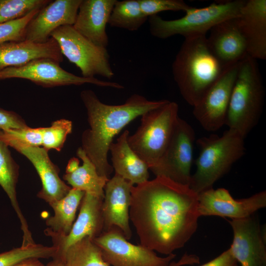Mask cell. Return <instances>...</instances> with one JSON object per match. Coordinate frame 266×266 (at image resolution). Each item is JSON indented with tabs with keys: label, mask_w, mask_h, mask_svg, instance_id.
<instances>
[{
	"label": "cell",
	"mask_w": 266,
	"mask_h": 266,
	"mask_svg": "<svg viewBox=\"0 0 266 266\" xmlns=\"http://www.w3.org/2000/svg\"><path fill=\"white\" fill-rule=\"evenodd\" d=\"M84 194L83 191L71 188L66 196L50 205L54 214L46 221L47 227L44 233L46 235L54 239L69 233Z\"/></svg>",
	"instance_id": "d4e9b609"
},
{
	"label": "cell",
	"mask_w": 266,
	"mask_h": 266,
	"mask_svg": "<svg viewBox=\"0 0 266 266\" xmlns=\"http://www.w3.org/2000/svg\"><path fill=\"white\" fill-rule=\"evenodd\" d=\"M195 136L192 127L179 117L165 152L157 163L149 169L156 176L165 177L189 186Z\"/></svg>",
	"instance_id": "30bf717a"
},
{
	"label": "cell",
	"mask_w": 266,
	"mask_h": 266,
	"mask_svg": "<svg viewBox=\"0 0 266 266\" xmlns=\"http://www.w3.org/2000/svg\"><path fill=\"white\" fill-rule=\"evenodd\" d=\"M66 266H109L93 239L86 237L69 247L59 258Z\"/></svg>",
	"instance_id": "4316f807"
},
{
	"label": "cell",
	"mask_w": 266,
	"mask_h": 266,
	"mask_svg": "<svg viewBox=\"0 0 266 266\" xmlns=\"http://www.w3.org/2000/svg\"><path fill=\"white\" fill-rule=\"evenodd\" d=\"M265 89L256 60L247 55L239 63L225 125L245 138L262 112Z\"/></svg>",
	"instance_id": "5b68a950"
},
{
	"label": "cell",
	"mask_w": 266,
	"mask_h": 266,
	"mask_svg": "<svg viewBox=\"0 0 266 266\" xmlns=\"http://www.w3.org/2000/svg\"><path fill=\"white\" fill-rule=\"evenodd\" d=\"M266 206V192L243 199H234L225 188H213L198 194L200 216H217L232 220L248 218Z\"/></svg>",
	"instance_id": "4fadbf2b"
},
{
	"label": "cell",
	"mask_w": 266,
	"mask_h": 266,
	"mask_svg": "<svg viewBox=\"0 0 266 266\" xmlns=\"http://www.w3.org/2000/svg\"><path fill=\"white\" fill-rule=\"evenodd\" d=\"M46 266H66L65 263L61 260L54 259V260L48 263Z\"/></svg>",
	"instance_id": "ab89813d"
},
{
	"label": "cell",
	"mask_w": 266,
	"mask_h": 266,
	"mask_svg": "<svg viewBox=\"0 0 266 266\" xmlns=\"http://www.w3.org/2000/svg\"><path fill=\"white\" fill-rule=\"evenodd\" d=\"M40 8H36L21 18L0 24V43L25 40L26 27Z\"/></svg>",
	"instance_id": "d6a6232c"
},
{
	"label": "cell",
	"mask_w": 266,
	"mask_h": 266,
	"mask_svg": "<svg viewBox=\"0 0 266 266\" xmlns=\"http://www.w3.org/2000/svg\"><path fill=\"white\" fill-rule=\"evenodd\" d=\"M82 0H50L43 6L28 24L25 40L44 43L58 28L72 26Z\"/></svg>",
	"instance_id": "9a60e30c"
},
{
	"label": "cell",
	"mask_w": 266,
	"mask_h": 266,
	"mask_svg": "<svg viewBox=\"0 0 266 266\" xmlns=\"http://www.w3.org/2000/svg\"><path fill=\"white\" fill-rule=\"evenodd\" d=\"M80 98L87 111L89 125L82 133L81 147L96 166L98 174L108 179L113 168L108 161V153L115 136L135 118L169 101L149 100L134 94L123 104H107L88 89L80 93Z\"/></svg>",
	"instance_id": "7a4b0ae2"
},
{
	"label": "cell",
	"mask_w": 266,
	"mask_h": 266,
	"mask_svg": "<svg viewBox=\"0 0 266 266\" xmlns=\"http://www.w3.org/2000/svg\"><path fill=\"white\" fill-rule=\"evenodd\" d=\"M228 222L233 234L230 248L237 262L241 266H266V240L258 216Z\"/></svg>",
	"instance_id": "5bb4252c"
},
{
	"label": "cell",
	"mask_w": 266,
	"mask_h": 266,
	"mask_svg": "<svg viewBox=\"0 0 266 266\" xmlns=\"http://www.w3.org/2000/svg\"><path fill=\"white\" fill-rule=\"evenodd\" d=\"M27 127L25 120L17 113L0 108V130L21 129Z\"/></svg>",
	"instance_id": "e575fe53"
},
{
	"label": "cell",
	"mask_w": 266,
	"mask_h": 266,
	"mask_svg": "<svg viewBox=\"0 0 266 266\" xmlns=\"http://www.w3.org/2000/svg\"><path fill=\"white\" fill-rule=\"evenodd\" d=\"M178 109L177 103L169 100L144 113L136 131L128 136L130 146L149 169L157 163L170 141L179 117Z\"/></svg>",
	"instance_id": "52a82bcc"
},
{
	"label": "cell",
	"mask_w": 266,
	"mask_h": 266,
	"mask_svg": "<svg viewBox=\"0 0 266 266\" xmlns=\"http://www.w3.org/2000/svg\"><path fill=\"white\" fill-rule=\"evenodd\" d=\"M77 156L82 165L70 172H66L64 179L71 188L104 198V188L108 178L100 175L96 166L81 147L77 149Z\"/></svg>",
	"instance_id": "484cf974"
},
{
	"label": "cell",
	"mask_w": 266,
	"mask_h": 266,
	"mask_svg": "<svg viewBox=\"0 0 266 266\" xmlns=\"http://www.w3.org/2000/svg\"><path fill=\"white\" fill-rule=\"evenodd\" d=\"M72 130V123L70 120L62 119L53 122L50 127L43 128L42 147L47 151H60Z\"/></svg>",
	"instance_id": "1f68e13d"
},
{
	"label": "cell",
	"mask_w": 266,
	"mask_h": 266,
	"mask_svg": "<svg viewBox=\"0 0 266 266\" xmlns=\"http://www.w3.org/2000/svg\"><path fill=\"white\" fill-rule=\"evenodd\" d=\"M12 147L25 156L35 168L42 184L37 195L38 198L50 205L67 195L71 187L60 178L59 168L51 161L48 151L40 147L14 145Z\"/></svg>",
	"instance_id": "ffe728a7"
},
{
	"label": "cell",
	"mask_w": 266,
	"mask_h": 266,
	"mask_svg": "<svg viewBox=\"0 0 266 266\" xmlns=\"http://www.w3.org/2000/svg\"><path fill=\"white\" fill-rule=\"evenodd\" d=\"M58 43L63 56L80 70L86 78L100 75L108 79L114 73L106 48L95 45L77 32L72 26H61L51 34Z\"/></svg>",
	"instance_id": "ba28073f"
},
{
	"label": "cell",
	"mask_w": 266,
	"mask_h": 266,
	"mask_svg": "<svg viewBox=\"0 0 266 266\" xmlns=\"http://www.w3.org/2000/svg\"><path fill=\"white\" fill-rule=\"evenodd\" d=\"M245 0H220L202 8L192 7L185 15L174 20H165L157 15L148 17L149 31L152 35L166 39L176 35L184 38L206 35L218 23L238 16Z\"/></svg>",
	"instance_id": "8992f818"
},
{
	"label": "cell",
	"mask_w": 266,
	"mask_h": 266,
	"mask_svg": "<svg viewBox=\"0 0 266 266\" xmlns=\"http://www.w3.org/2000/svg\"><path fill=\"white\" fill-rule=\"evenodd\" d=\"M49 0H0V24L21 18L41 8Z\"/></svg>",
	"instance_id": "4dcf8cb0"
},
{
	"label": "cell",
	"mask_w": 266,
	"mask_h": 266,
	"mask_svg": "<svg viewBox=\"0 0 266 266\" xmlns=\"http://www.w3.org/2000/svg\"><path fill=\"white\" fill-rule=\"evenodd\" d=\"M198 194L163 176L131 189L129 217L140 245L169 255L184 246L198 228Z\"/></svg>",
	"instance_id": "6da1fadb"
},
{
	"label": "cell",
	"mask_w": 266,
	"mask_h": 266,
	"mask_svg": "<svg viewBox=\"0 0 266 266\" xmlns=\"http://www.w3.org/2000/svg\"><path fill=\"white\" fill-rule=\"evenodd\" d=\"M133 186L129 181L115 174L105 184L102 205L103 231L116 226L121 230L128 240L132 235L129 223V209Z\"/></svg>",
	"instance_id": "e0dca14e"
},
{
	"label": "cell",
	"mask_w": 266,
	"mask_h": 266,
	"mask_svg": "<svg viewBox=\"0 0 266 266\" xmlns=\"http://www.w3.org/2000/svg\"><path fill=\"white\" fill-rule=\"evenodd\" d=\"M148 18L141 11L139 0H116L108 24L133 32L139 29Z\"/></svg>",
	"instance_id": "83f0119b"
},
{
	"label": "cell",
	"mask_w": 266,
	"mask_h": 266,
	"mask_svg": "<svg viewBox=\"0 0 266 266\" xmlns=\"http://www.w3.org/2000/svg\"><path fill=\"white\" fill-rule=\"evenodd\" d=\"M8 147L0 139V185L9 198L20 220L23 233L22 245L27 246L34 244V242L17 199L16 188L19 176V166L12 158Z\"/></svg>",
	"instance_id": "cb8c5ba5"
},
{
	"label": "cell",
	"mask_w": 266,
	"mask_h": 266,
	"mask_svg": "<svg viewBox=\"0 0 266 266\" xmlns=\"http://www.w3.org/2000/svg\"><path fill=\"white\" fill-rule=\"evenodd\" d=\"M56 248L34 244L28 246H21L0 253V266H12L22 261L30 258H53Z\"/></svg>",
	"instance_id": "f1b7e54d"
},
{
	"label": "cell",
	"mask_w": 266,
	"mask_h": 266,
	"mask_svg": "<svg viewBox=\"0 0 266 266\" xmlns=\"http://www.w3.org/2000/svg\"><path fill=\"white\" fill-rule=\"evenodd\" d=\"M103 198L85 193L78 217L69 233L52 239L56 249L54 259L59 258L69 247L83 238L89 237L93 239L103 232Z\"/></svg>",
	"instance_id": "2e32d148"
},
{
	"label": "cell",
	"mask_w": 266,
	"mask_h": 266,
	"mask_svg": "<svg viewBox=\"0 0 266 266\" xmlns=\"http://www.w3.org/2000/svg\"><path fill=\"white\" fill-rule=\"evenodd\" d=\"M248 56L266 59V0H247L236 17Z\"/></svg>",
	"instance_id": "d6986e66"
},
{
	"label": "cell",
	"mask_w": 266,
	"mask_h": 266,
	"mask_svg": "<svg viewBox=\"0 0 266 266\" xmlns=\"http://www.w3.org/2000/svg\"><path fill=\"white\" fill-rule=\"evenodd\" d=\"M126 239L116 226L103 231L93 239L100 250L104 261L112 266H168L176 256L174 254L165 257L141 245H134Z\"/></svg>",
	"instance_id": "8fae6325"
},
{
	"label": "cell",
	"mask_w": 266,
	"mask_h": 266,
	"mask_svg": "<svg viewBox=\"0 0 266 266\" xmlns=\"http://www.w3.org/2000/svg\"><path fill=\"white\" fill-rule=\"evenodd\" d=\"M36 258H30L22 261L12 266H45Z\"/></svg>",
	"instance_id": "74e56055"
},
{
	"label": "cell",
	"mask_w": 266,
	"mask_h": 266,
	"mask_svg": "<svg viewBox=\"0 0 266 266\" xmlns=\"http://www.w3.org/2000/svg\"><path fill=\"white\" fill-rule=\"evenodd\" d=\"M200 263L199 257L194 254H185L177 262H171L168 266H182L184 265H193Z\"/></svg>",
	"instance_id": "8d00e7d4"
},
{
	"label": "cell",
	"mask_w": 266,
	"mask_h": 266,
	"mask_svg": "<svg viewBox=\"0 0 266 266\" xmlns=\"http://www.w3.org/2000/svg\"><path fill=\"white\" fill-rule=\"evenodd\" d=\"M236 17L214 26L206 37L210 50L224 69L241 62L248 55Z\"/></svg>",
	"instance_id": "ac0fdd59"
},
{
	"label": "cell",
	"mask_w": 266,
	"mask_h": 266,
	"mask_svg": "<svg viewBox=\"0 0 266 266\" xmlns=\"http://www.w3.org/2000/svg\"><path fill=\"white\" fill-rule=\"evenodd\" d=\"M206 35L184 39L172 64V73L184 100L194 106L225 69L210 50Z\"/></svg>",
	"instance_id": "3957f363"
},
{
	"label": "cell",
	"mask_w": 266,
	"mask_h": 266,
	"mask_svg": "<svg viewBox=\"0 0 266 266\" xmlns=\"http://www.w3.org/2000/svg\"><path fill=\"white\" fill-rule=\"evenodd\" d=\"M141 11L147 17L165 11L186 12L192 7L182 0H139Z\"/></svg>",
	"instance_id": "836d02e7"
},
{
	"label": "cell",
	"mask_w": 266,
	"mask_h": 266,
	"mask_svg": "<svg viewBox=\"0 0 266 266\" xmlns=\"http://www.w3.org/2000/svg\"><path fill=\"white\" fill-rule=\"evenodd\" d=\"M200 266H239L233 257L230 248L218 257Z\"/></svg>",
	"instance_id": "d590c367"
},
{
	"label": "cell",
	"mask_w": 266,
	"mask_h": 266,
	"mask_svg": "<svg viewBox=\"0 0 266 266\" xmlns=\"http://www.w3.org/2000/svg\"><path fill=\"white\" fill-rule=\"evenodd\" d=\"M50 59L59 63L63 56L57 41L50 37L44 43L25 40L0 43V70L22 66L38 59Z\"/></svg>",
	"instance_id": "7402d4cb"
},
{
	"label": "cell",
	"mask_w": 266,
	"mask_h": 266,
	"mask_svg": "<svg viewBox=\"0 0 266 266\" xmlns=\"http://www.w3.org/2000/svg\"><path fill=\"white\" fill-rule=\"evenodd\" d=\"M60 64L50 59H35L21 66L0 70V80L24 79L44 88L91 84L117 89L124 88L122 85L116 82L76 75L63 69Z\"/></svg>",
	"instance_id": "9c48e42d"
},
{
	"label": "cell",
	"mask_w": 266,
	"mask_h": 266,
	"mask_svg": "<svg viewBox=\"0 0 266 266\" xmlns=\"http://www.w3.org/2000/svg\"><path fill=\"white\" fill-rule=\"evenodd\" d=\"M116 0H82L74 29L95 45L106 48V26Z\"/></svg>",
	"instance_id": "44dd1931"
},
{
	"label": "cell",
	"mask_w": 266,
	"mask_h": 266,
	"mask_svg": "<svg viewBox=\"0 0 266 266\" xmlns=\"http://www.w3.org/2000/svg\"><path fill=\"white\" fill-rule=\"evenodd\" d=\"M244 139L237 131L229 128L221 136L212 134L197 140L200 152L190 188L198 194L212 188L244 155Z\"/></svg>",
	"instance_id": "277c9868"
},
{
	"label": "cell",
	"mask_w": 266,
	"mask_h": 266,
	"mask_svg": "<svg viewBox=\"0 0 266 266\" xmlns=\"http://www.w3.org/2000/svg\"><path fill=\"white\" fill-rule=\"evenodd\" d=\"M240 62L225 68L193 106L195 118L207 131L215 132L225 125Z\"/></svg>",
	"instance_id": "7c38bea8"
},
{
	"label": "cell",
	"mask_w": 266,
	"mask_h": 266,
	"mask_svg": "<svg viewBox=\"0 0 266 266\" xmlns=\"http://www.w3.org/2000/svg\"><path fill=\"white\" fill-rule=\"evenodd\" d=\"M129 132L125 130L112 142L109 150L111 155L112 166L115 174L134 184H140L149 177V167L131 148L128 142Z\"/></svg>",
	"instance_id": "603a6c76"
},
{
	"label": "cell",
	"mask_w": 266,
	"mask_h": 266,
	"mask_svg": "<svg viewBox=\"0 0 266 266\" xmlns=\"http://www.w3.org/2000/svg\"><path fill=\"white\" fill-rule=\"evenodd\" d=\"M43 128L0 130V139L8 146L21 145L40 147L42 144Z\"/></svg>",
	"instance_id": "f546056e"
},
{
	"label": "cell",
	"mask_w": 266,
	"mask_h": 266,
	"mask_svg": "<svg viewBox=\"0 0 266 266\" xmlns=\"http://www.w3.org/2000/svg\"><path fill=\"white\" fill-rule=\"evenodd\" d=\"M79 166V160L75 157L71 158L67 163L66 172H70L75 170Z\"/></svg>",
	"instance_id": "f35d334b"
}]
</instances>
